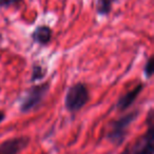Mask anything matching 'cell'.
I'll return each mask as SVG.
<instances>
[{
    "label": "cell",
    "instance_id": "1",
    "mask_svg": "<svg viewBox=\"0 0 154 154\" xmlns=\"http://www.w3.org/2000/svg\"><path fill=\"white\" fill-rule=\"evenodd\" d=\"M138 115L139 110H134L117 119L112 120L109 125L107 134H106L108 140L113 143L114 146L122 145L128 135L129 128L134 122V120L138 117Z\"/></svg>",
    "mask_w": 154,
    "mask_h": 154
},
{
    "label": "cell",
    "instance_id": "2",
    "mask_svg": "<svg viewBox=\"0 0 154 154\" xmlns=\"http://www.w3.org/2000/svg\"><path fill=\"white\" fill-rule=\"evenodd\" d=\"M153 110H150L147 117L148 129L143 135L128 145L120 154H154V126Z\"/></svg>",
    "mask_w": 154,
    "mask_h": 154
},
{
    "label": "cell",
    "instance_id": "3",
    "mask_svg": "<svg viewBox=\"0 0 154 154\" xmlns=\"http://www.w3.org/2000/svg\"><path fill=\"white\" fill-rule=\"evenodd\" d=\"M90 100V92L86 84L77 82L68 89L64 97V107L70 113H77Z\"/></svg>",
    "mask_w": 154,
    "mask_h": 154
},
{
    "label": "cell",
    "instance_id": "4",
    "mask_svg": "<svg viewBox=\"0 0 154 154\" xmlns=\"http://www.w3.org/2000/svg\"><path fill=\"white\" fill-rule=\"evenodd\" d=\"M50 91V82L35 85L28 89L26 93L24 94L23 98L19 106V110L21 113H29L33 110L37 109L42 103L45 98L47 97Z\"/></svg>",
    "mask_w": 154,
    "mask_h": 154
},
{
    "label": "cell",
    "instance_id": "5",
    "mask_svg": "<svg viewBox=\"0 0 154 154\" xmlns=\"http://www.w3.org/2000/svg\"><path fill=\"white\" fill-rule=\"evenodd\" d=\"M30 137L18 136L9 138L0 143V154H19L22 150L28 147Z\"/></svg>",
    "mask_w": 154,
    "mask_h": 154
},
{
    "label": "cell",
    "instance_id": "6",
    "mask_svg": "<svg viewBox=\"0 0 154 154\" xmlns=\"http://www.w3.org/2000/svg\"><path fill=\"white\" fill-rule=\"evenodd\" d=\"M143 90V84H138L133 89L126 93V94L119 96V98L116 101V109L118 111H126L127 109L131 107L136 100V98L139 96L141 91Z\"/></svg>",
    "mask_w": 154,
    "mask_h": 154
},
{
    "label": "cell",
    "instance_id": "7",
    "mask_svg": "<svg viewBox=\"0 0 154 154\" xmlns=\"http://www.w3.org/2000/svg\"><path fill=\"white\" fill-rule=\"evenodd\" d=\"M52 34H53L52 29L49 26L42 24V26H38L33 31L31 37L34 42L40 45H48L52 40Z\"/></svg>",
    "mask_w": 154,
    "mask_h": 154
},
{
    "label": "cell",
    "instance_id": "8",
    "mask_svg": "<svg viewBox=\"0 0 154 154\" xmlns=\"http://www.w3.org/2000/svg\"><path fill=\"white\" fill-rule=\"evenodd\" d=\"M117 0H97L96 3V12L98 15L106 16L111 12L112 5Z\"/></svg>",
    "mask_w": 154,
    "mask_h": 154
},
{
    "label": "cell",
    "instance_id": "9",
    "mask_svg": "<svg viewBox=\"0 0 154 154\" xmlns=\"http://www.w3.org/2000/svg\"><path fill=\"white\" fill-rule=\"evenodd\" d=\"M45 75V72L43 70V68L39 64H34L32 71V78H31V82H37V80L43 78Z\"/></svg>",
    "mask_w": 154,
    "mask_h": 154
},
{
    "label": "cell",
    "instance_id": "10",
    "mask_svg": "<svg viewBox=\"0 0 154 154\" xmlns=\"http://www.w3.org/2000/svg\"><path fill=\"white\" fill-rule=\"evenodd\" d=\"M153 57H149L145 64V68H143V74L147 77L148 79L151 78L152 75H153V71H154V66H153Z\"/></svg>",
    "mask_w": 154,
    "mask_h": 154
},
{
    "label": "cell",
    "instance_id": "11",
    "mask_svg": "<svg viewBox=\"0 0 154 154\" xmlns=\"http://www.w3.org/2000/svg\"><path fill=\"white\" fill-rule=\"evenodd\" d=\"M23 0H0V9H9V8L18 7L21 5Z\"/></svg>",
    "mask_w": 154,
    "mask_h": 154
},
{
    "label": "cell",
    "instance_id": "12",
    "mask_svg": "<svg viewBox=\"0 0 154 154\" xmlns=\"http://www.w3.org/2000/svg\"><path fill=\"white\" fill-rule=\"evenodd\" d=\"M5 119V113L2 111V110H0V124Z\"/></svg>",
    "mask_w": 154,
    "mask_h": 154
},
{
    "label": "cell",
    "instance_id": "13",
    "mask_svg": "<svg viewBox=\"0 0 154 154\" xmlns=\"http://www.w3.org/2000/svg\"><path fill=\"white\" fill-rule=\"evenodd\" d=\"M0 91H1V87H0Z\"/></svg>",
    "mask_w": 154,
    "mask_h": 154
}]
</instances>
